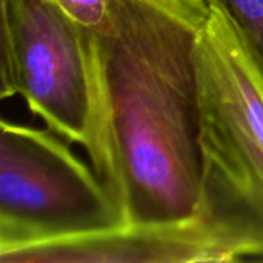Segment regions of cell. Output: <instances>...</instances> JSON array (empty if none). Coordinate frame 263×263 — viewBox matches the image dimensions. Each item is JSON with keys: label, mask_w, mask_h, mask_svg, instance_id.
<instances>
[{"label": "cell", "mask_w": 263, "mask_h": 263, "mask_svg": "<svg viewBox=\"0 0 263 263\" xmlns=\"http://www.w3.org/2000/svg\"><path fill=\"white\" fill-rule=\"evenodd\" d=\"M196 55L202 183L193 219L225 262L260 256L263 74L216 9L210 11Z\"/></svg>", "instance_id": "obj_2"}, {"label": "cell", "mask_w": 263, "mask_h": 263, "mask_svg": "<svg viewBox=\"0 0 263 263\" xmlns=\"http://www.w3.org/2000/svg\"><path fill=\"white\" fill-rule=\"evenodd\" d=\"M128 227L122 205L52 129L0 123V256Z\"/></svg>", "instance_id": "obj_3"}, {"label": "cell", "mask_w": 263, "mask_h": 263, "mask_svg": "<svg viewBox=\"0 0 263 263\" xmlns=\"http://www.w3.org/2000/svg\"><path fill=\"white\" fill-rule=\"evenodd\" d=\"M2 99L20 96L49 129L96 146L91 32L51 0H0Z\"/></svg>", "instance_id": "obj_4"}, {"label": "cell", "mask_w": 263, "mask_h": 263, "mask_svg": "<svg viewBox=\"0 0 263 263\" xmlns=\"http://www.w3.org/2000/svg\"><path fill=\"white\" fill-rule=\"evenodd\" d=\"M231 25L263 74V0H205Z\"/></svg>", "instance_id": "obj_6"}, {"label": "cell", "mask_w": 263, "mask_h": 263, "mask_svg": "<svg viewBox=\"0 0 263 263\" xmlns=\"http://www.w3.org/2000/svg\"><path fill=\"white\" fill-rule=\"evenodd\" d=\"M69 18L88 31L99 28L111 8L112 0H51Z\"/></svg>", "instance_id": "obj_7"}, {"label": "cell", "mask_w": 263, "mask_h": 263, "mask_svg": "<svg viewBox=\"0 0 263 263\" xmlns=\"http://www.w3.org/2000/svg\"><path fill=\"white\" fill-rule=\"evenodd\" d=\"M205 0H112L91 32V165L129 225L193 220L202 183L197 45Z\"/></svg>", "instance_id": "obj_1"}, {"label": "cell", "mask_w": 263, "mask_h": 263, "mask_svg": "<svg viewBox=\"0 0 263 263\" xmlns=\"http://www.w3.org/2000/svg\"><path fill=\"white\" fill-rule=\"evenodd\" d=\"M0 262L197 263L225 259L193 219L176 225H129L32 245L0 256Z\"/></svg>", "instance_id": "obj_5"}]
</instances>
